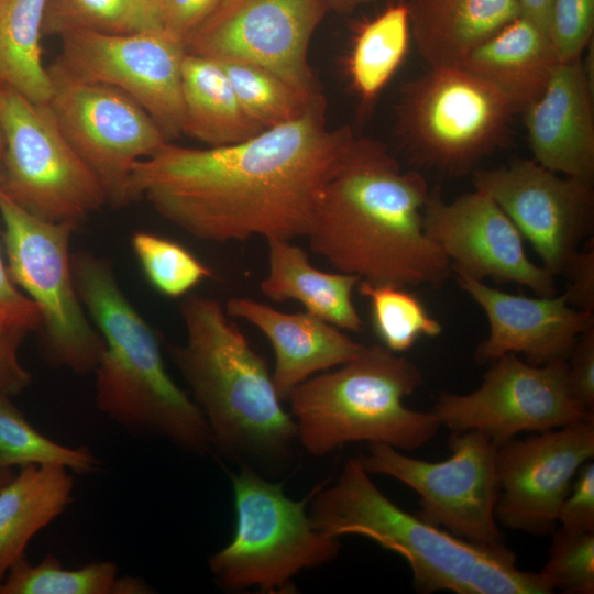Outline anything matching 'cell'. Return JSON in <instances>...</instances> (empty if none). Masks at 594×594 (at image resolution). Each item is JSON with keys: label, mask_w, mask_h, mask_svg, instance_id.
<instances>
[{"label": "cell", "mask_w": 594, "mask_h": 594, "mask_svg": "<svg viewBox=\"0 0 594 594\" xmlns=\"http://www.w3.org/2000/svg\"><path fill=\"white\" fill-rule=\"evenodd\" d=\"M2 153H3V135H2V131H1V127H0V161H1V157H2Z\"/></svg>", "instance_id": "obj_46"}, {"label": "cell", "mask_w": 594, "mask_h": 594, "mask_svg": "<svg viewBox=\"0 0 594 594\" xmlns=\"http://www.w3.org/2000/svg\"><path fill=\"white\" fill-rule=\"evenodd\" d=\"M224 309L229 317L255 326L271 342L275 353L272 376L282 400L314 374L346 363L363 346L307 311L283 312L248 297L230 298Z\"/></svg>", "instance_id": "obj_21"}, {"label": "cell", "mask_w": 594, "mask_h": 594, "mask_svg": "<svg viewBox=\"0 0 594 594\" xmlns=\"http://www.w3.org/2000/svg\"><path fill=\"white\" fill-rule=\"evenodd\" d=\"M497 447L479 431L452 433L451 454L429 462L385 443H369L359 457L371 474L393 477L420 497L416 513L425 521L492 550H509L502 538L495 509L499 496Z\"/></svg>", "instance_id": "obj_11"}, {"label": "cell", "mask_w": 594, "mask_h": 594, "mask_svg": "<svg viewBox=\"0 0 594 594\" xmlns=\"http://www.w3.org/2000/svg\"><path fill=\"white\" fill-rule=\"evenodd\" d=\"M0 216L7 270L38 309L46 361L78 374L95 372L105 343L75 285L69 242L78 224L40 219L2 191Z\"/></svg>", "instance_id": "obj_8"}, {"label": "cell", "mask_w": 594, "mask_h": 594, "mask_svg": "<svg viewBox=\"0 0 594 594\" xmlns=\"http://www.w3.org/2000/svg\"><path fill=\"white\" fill-rule=\"evenodd\" d=\"M468 394L442 392L432 414L452 433L479 431L496 446L520 432H541L594 417L574 398L568 361L534 365L507 353L493 362Z\"/></svg>", "instance_id": "obj_13"}, {"label": "cell", "mask_w": 594, "mask_h": 594, "mask_svg": "<svg viewBox=\"0 0 594 594\" xmlns=\"http://www.w3.org/2000/svg\"><path fill=\"white\" fill-rule=\"evenodd\" d=\"M422 382L410 360L382 344L363 345L337 370L312 376L289 393L298 440L315 457L360 441L417 450L441 428L432 411L404 403Z\"/></svg>", "instance_id": "obj_6"}, {"label": "cell", "mask_w": 594, "mask_h": 594, "mask_svg": "<svg viewBox=\"0 0 594 594\" xmlns=\"http://www.w3.org/2000/svg\"><path fill=\"white\" fill-rule=\"evenodd\" d=\"M558 525L570 530L594 532V463L578 472L561 505Z\"/></svg>", "instance_id": "obj_38"}, {"label": "cell", "mask_w": 594, "mask_h": 594, "mask_svg": "<svg viewBox=\"0 0 594 594\" xmlns=\"http://www.w3.org/2000/svg\"><path fill=\"white\" fill-rule=\"evenodd\" d=\"M425 177L378 142L358 139L329 180L307 239L338 272L372 284L439 286L452 273L424 229Z\"/></svg>", "instance_id": "obj_2"}, {"label": "cell", "mask_w": 594, "mask_h": 594, "mask_svg": "<svg viewBox=\"0 0 594 594\" xmlns=\"http://www.w3.org/2000/svg\"><path fill=\"white\" fill-rule=\"evenodd\" d=\"M311 497L312 525L333 537L364 536L402 556L419 593L549 594L543 574L516 566L509 549L492 550L459 538L407 513L373 483L359 458L345 462L329 487Z\"/></svg>", "instance_id": "obj_5"}, {"label": "cell", "mask_w": 594, "mask_h": 594, "mask_svg": "<svg viewBox=\"0 0 594 594\" xmlns=\"http://www.w3.org/2000/svg\"><path fill=\"white\" fill-rule=\"evenodd\" d=\"M154 7H156L157 11H158V6L161 3L162 0H148Z\"/></svg>", "instance_id": "obj_47"}, {"label": "cell", "mask_w": 594, "mask_h": 594, "mask_svg": "<svg viewBox=\"0 0 594 594\" xmlns=\"http://www.w3.org/2000/svg\"><path fill=\"white\" fill-rule=\"evenodd\" d=\"M594 30V0H553L549 36L560 62L581 57Z\"/></svg>", "instance_id": "obj_37"}, {"label": "cell", "mask_w": 594, "mask_h": 594, "mask_svg": "<svg viewBox=\"0 0 594 594\" xmlns=\"http://www.w3.org/2000/svg\"><path fill=\"white\" fill-rule=\"evenodd\" d=\"M122 578L113 562L64 569L47 553L38 563L19 559L0 584V594H121Z\"/></svg>", "instance_id": "obj_30"}, {"label": "cell", "mask_w": 594, "mask_h": 594, "mask_svg": "<svg viewBox=\"0 0 594 594\" xmlns=\"http://www.w3.org/2000/svg\"><path fill=\"white\" fill-rule=\"evenodd\" d=\"M521 113L535 162L557 174L591 182L593 86L581 57L560 62L542 95Z\"/></svg>", "instance_id": "obj_20"}, {"label": "cell", "mask_w": 594, "mask_h": 594, "mask_svg": "<svg viewBox=\"0 0 594 594\" xmlns=\"http://www.w3.org/2000/svg\"><path fill=\"white\" fill-rule=\"evenodd\" d=\"M74 477L56 464H29L0 488V584L31 539L73 499Z\"/></svg>", "instance_id": "obj_25"}, {"label": "cell", "mask_w": 594, "mask_h": 594, "mask_svg": "<svg viewBox=\"0 0 594 594\" xmlns=\"http://www.w3.org/2000/svg\"><path fill=\"white\" fill-rule=\"evenodd\" d=\"M549 556L540 571L551 588L568 594L594 593V532L553 531Z\"/></svg>", "instance_id": "obj_35"}, {"label": "cell", "mask_w": 594, "mask_h": 594, "mask_svg": "<svg viewBox=\"0 0 594 594\" xmlns=\"http://www.w3.org/2000/svg\"><path fill=\"white\" fill-rule=\"evenodd\" d=\"M216 61V59H215ZM245 110L263 129L289 122L302 114L319 94H307L257 65L234 61H217Z\"/></svg>", "instance_id": "obj_31"}, {"label": "cell", "mask_w": 594, "mask_h": 594, "mask_svg": "<svg viewBox=\"0 0 594 594\" xmlns=\"http://www.w3.org/2000/svg\"><path fill=\"white\" fill-rule=\"evenodd\" d=\"M31 301L15 287L0 255V308L21 306Z\"/></svg>", "instance_id": "obj_43"}, {"label": "cell", "mask_w": 594, "mask_h": 594, "mask_svg": "<svg viewBox=\"0 0 594 594\" xmlns=\"http://www.w3.org/2000/svg\"><path fill=\"white\" fill-rule=\"evenodd\" d=\"M161 29L157 9L148 0H47L43 35L75 31L130 34Z\"/></svg>", "instance_id": "obj_29"}, {"label": "cell", "mask_w": 594, "mask_h": 594, "mask_svg": "<svg viewBox=\"0 0 594 594\" xmlns=\"http://www.w3.org/2000/svg\"><path fill=\"white\" fill-rule=\"evenodd\" d=\"M593 458L594 417L498 446L497 521L527 534H552L574 477Z\"/></svg>", "instance_id": "obj_16"}, {"label": "cell", "mask_w": 594, "mask_h": 594, "mask_svg": "<svg viewBox=\"0 0 594 594\" xmlns=\"http://www.w3.org/2000/svg\"><path fill=\"white\" fill-rule=\"evenodd\" d=\"M473 184L501 207L554 276L592 228L591 182L561 177L534 160L480 169Z\"/></svg>", "instance_id": "obj_17"}, {"label": "cell", "mask_w": 594, "mask_h": 594, "mask_svg": "<svg viewBox=\"0 0 594 594\" xmlns=\"http://www.w3.org/2000/svg\"><path fill=\"white\" fill-rule=\"evenodd\" d=\"M47 0H0V85L48 103L53 85L42 54Z\"/></svg>", "instance_id": "obj_27"}, {"label": "cell", "mask_w": 594, "mask_h": 594, "mask_svg": "<svg viewBox=\"0 0 594 594\" xmlns=\"http://www.w3.org/2000/svg\"><path fill=\"white\" fill-rule=\"evenodd\" d=\"M521 15L530 20L549 35L550 14L553 0H516Z\"/></svg>", "instance_id": "obj_42"}, {"label": "cell", "mask_w": 594, "mask_h": 594, "mask_svg": "<svg viewBox=\"0 0 594 594\" xmlns=\"http://www.w3.org/2000/svg\"><path fill=\"white\" fill-rule=\"evenodd\" d=\"M409 25L430 68L457 67L521 15L516 0H411Z\"/></svg>", "instance_id": "obj_23"}, {"label": "cell", "mask_w": 594, "mask_h": 594, "mask_svg": "<svg viewBox=\"0 0 594 594\" xmlns=\"http://www.w3.org/2000/svg\"><path fill=\"white\" fill-rule=\"evenodd\" d=\"M14 468L8 466L0 461V488L7 485L15 475Z\"/></svg>", "instance_id": "obj_45"}, {"label": "cell", "mask_w": 594, "mask_h": 594, "mask_svg": "<svg viewBox=\"0 0 594 594\" xmlns=\"http://www.w3.org/2000/svg\"><path fill=\"white\" fill-rule=\"evenodd\" d=\"M356 289L370 301L375 334L382 345L392 352L399 354L409 350L421 337L441 334V323L430 316L420 299L407 287L360 279Z\"/></svg>", "instance_id": "obj_32"}, {"label": "cell", "mask_w": 594, "mask_h": 594, "mask_svg": "<svg viewBox=\"0 0 594 594\" xmlns=\"http://www.w3.org/2000/svg\"><path fill=\"white\" fill-rule=\"evenodd\" d=\"M455 279L488 320V336L475 351L480 363L507 353L521 354L534 365L568 360L580 334L594 323V314L575 309L564 294L532 298L460 274Z\"/></svg>", "instance_id": "obj_19"}, {"label": "cell", "mask_w": 594, "mask_h": 594, "mask_svg": "<svg viewBox=\"0 0 594 594\" xmlns=\"http://www.w3.org/2000/svg\"><path fill=\"white\" fill-rule=\"evenodd\" d=\"M559 64L548 33L519 15L473 50L459 67L498 89L522 112L542 95Z\"/></svg>", "instance_id": "obj_22"}, {"label": "cell", "mask_w": 594, "mask_h": 594, "mask_svg": "<svg viewBox=\"0 0 594 594\" xmlns=\"http://www.w3.org/2000/svg\"><path fill=\"white\" fill-rule=\"evenodd\" d=\"M222 0H162L158 6L161 29L184 46Z\"/></svg>", "instance_id": "obj_40"}, {"label": "cell", "mask_w": 594, "mask_h": 594, "mask_svg": "<svg viewBox=\"0 0 594 594\" xmlns=\"http://www.w3.org/2000/svg\"><path fill=\"white\" fill-rule=\"evenodd\" d=\"M371 0H329L330 8H333L334 10L345 13L350 12L360 4H363Z\"/></svg>", "instance_id": "obj_44"}, {"label": "cell", "mask_w": 594, "mask_h": 594, "mask_svg": "<svg viewBox=\"0 0 594 594\" xmlns=\"http://www.w3.org/2000/svg\"><path fill=\"white\" fill-rule=\"evenodd\" d=\"M0 191L29 213L79 224L108 204L100 182L61 130L48 103L0 85Z\"/></svg>", "instance_id": "obj_10"}, {"label": "cell", "mask_w": 594, "mask_h": 594, "mask_svg": "<svg viewBox=\"0 0 594 594\" xmlns=\"http://www.w3.org/2000/svg\"><path fill=\"white\" fill-rule=\"evenodd\" d=\"M329 8V0H222L185 50L216 61L251 63L298 90L319 94L308 46Z\"/></svg>", "instance_id": "obj_14"}, {"label": "cell", "mask_w": 594, "mask_h": 594, "mask_svg": "<svg viewBox=\"0 0 594 594\" xmlns=\"http://www.w3.org/2000/svg\"><path fill=\"white\" fill-rule=\"evenodd\" d=\"M407 3L388 7L358 32L349 58L352 86L364 103L373 102L403 63L409 45Z\"/></svg>", "instance_id": "obj_28"}, {"label": "cell", "mask_w": 594, "mask_h": 594, "mask_svg": "<svg viewBox=\"0 0 594 594\" xmlns=\"http://www.w3.org/2000/svg\"><path fill=\"white\" fill-rule=\"evenodd\" d=\"M57 62L78 79L110 86L142 107L166 138L183 135L184 44L162 29L130 34L87 31L61 36Z\"/></svg>", "instance_id": "obj_15"}, {"label": "cell", "mask_w": 594, "mask_h": 594, "mask_svg": "<svg viewBox=\"0 0 594 594\" xmlns=\"http://www.w3.org/2000/svg\"><path fill=\"white\" fill-rule=\"evenodd\" d=\"M268 271L261 293L273 301L296 300L307 312L341 330L361 332L364 321L354 302L360 277L322 272L310 263L308 253L289 240L266 239Z\"/></svg>", "instance_id": "obj_24"}, {"label": "cell", "mask_w": 594, "mask_h": 594, "mask_svg": "<svg viewBox=\"0 0 594 594\" xmlns=\"http://www.w3.org/2000/svg\"><path fill=\"white\" fill-rule=\"evenodd\" d=\"M235 529L231 541L208 559L224 590L256 587L267 594L296 592L294 578L334 559L340 541L317 529L306 509L316 493L295 501L282 483L264 479L244 464L231 475Z\"/></svg>", "instance_id": "obj_7"}, {"label": "cell", "mask_w": 594, "mask_h": 594, "mask_svg": "<svg viewBox=\"0 0 594 594\" xmlns=\"http://www.w3.org/2000/svg\"><path fill=\"white\" fill-rule=\"evenodd\" d=\"M40 327L41 316L33 301L0 308V395L11 398L30 386L31 374L18 353L26 337Z\"/></svg>", "instance_id": "obj_36"}, {"label": "cell", "mask_w": 594, "mask_h": 594, "mask_svg": "<svg viewBox=\"0 0 594 594\" xmlns=\"http://www.w3.org/2000/svg\"><path fill=\"white\" fill-rule=\"evenodd\" d=\"M183 344L167 353L189 384L213 447L244 460L286 462L298 440L265 359L215 298L189 295L180 304Z\"/></svg>", "instance_id": "obj_4"}, {"label": "cell", "mask_w": 594, "mask_h": 594, "mask_svg": "<svg viewBox=\"0 0 594 594\" xmlns=\"http://www.w3.org/2000/svg\"><path fill=\"white\" fill-rule=\"evenodd\" d=\"M182 90L183 134L207 146L239 143L265 130L245 112L215 59L186 52Z\"/></svg>", "instance_id": "obj_26"}, {"label": "cell", "mask_w": 594, "mask_h": 594, "mask_svg": "<svg viewBox=\"0 0 594 594\" xmlns=\"http://www.w3.org/2000/svg\"><path fill=\"white\" fill-rule=\"evenodd\" d=\"M0 461L11 468L63 465L78 474L100 469V461L90 450L66 447L43 436L4 395H0Z\"/></svg>", "instance_id": "obj_33"}, {"label": "cell", "mask_w": 594, "mask_h": 594, "mask_svg": "<svg viewBox=\"0 0 594 594\" xmlns=\"http://www.w3.org/2000/svg\"><path fill=\"white\" fill-rule=\"evenodd\" d=\"M516 113L505 95L464 68H430L404 86L397 129L414 160L460 175L502 144Z\"/></svg>", "instance_id": "obj_9"}, {"label": "cell", "mask_w": 594, "mask_h": 594, "mask_svg": "<svg viewBox=\"0 0 594 594\" xmlns=\"http://www.w3.org/2000/svg\"><path fill=\"white\" fill-rule=\"evenodd\" d=\"M324 114L321 96L298 118L239 143L166 142L133 167L130 202L145 199L204 241L307 238L329 180L359 139L349 127L328 128Z\"/></svg>", "instance_id": "obj_1"}, {"label": "cell", "mask_w": 594, "mask_h": 594, "mask_svg": "<svg viewBox=\"0 0 594 594\" xmlns=\"http://www.w3.org/2000/svg\"><path fill=\"white\" fill-rule=\"evenodd\" d=\"M72 266L79 298L105 343L95 370L97 407L130 431L210 452L213 438L202 411L169 376L157 333L122 292L112 264L80 250L72 254Z\"/></svg>", "instance_id": "obj_3"}, {"label": "cell", "mask_w": 594, "mask_h": 594, "mask_svg": "<svg viewBox=\"0 0 594 594\" xmlns=\"http://www.w3.org/2000/svg\"><path fill=\"white\" fill-rule=\"evenodd\" d=\"M131 245L148 282L167 297H182L212 276V271L191 252L168 239L136 231Z\"/></svg>", "instance_id": "obj_34"}, {"label": "cell", "mask_w": 594, "mask_h": 594, "mask_svg": "<svg viewBox=\"0 0 594 594\" xmlns=\"http://www.w3.org/2000/svg\"><path fill=\"white\" fill-rule=\"evenodd\" d=\"M53 95L48 106L64 135L91 169L108 204H130L135 164L169 140L135 101L110 86L76 78L57 61L48 66Z\"/></svg>", "instance_id": "obj_12"}, {"label": "cell", "mask_w": 594, "mask_h": 594, "mask_svg": "<svg viewBox=\"0 0 594 594\" xmlns=\"http://www.w3.org/2000/svg\"><path fill=\"white\" fill-rule=\"evenodd\" d=\"M560 275L566 278L563 294L568 302L575 309L594 314V251H576Z\"/></svg>", "instance_id": "obj_41"}, {"label": "cell", "mask_w": 594, "mask_h": 594, "mask_svg": "<svg viewBox=\"0 0 594 594\" xmlns=\"http://www.w3.org/2000/svg\"><path fill=\"white\" fill-rule=\"evenodd\" d=\"M424 229L455 274L516 283L539 296L556 295V276L528 258L521 234L485 193L474 189L450 202L430 193Z\"/></svg>", "instance_id": "obj_18"}, {"label": "cell", "mask_w": 594, "mask_h": 594, "mask_svg": "<svg viewBox=\"0 0 594 594\" xmlns=\"http://www.w3.org/2000/svg\"><path fill=\"white\" fill-rule=\"evenodd\" d=\"M566 361L572 395L594 414V323L580 334Z\"/></svg>", "instance_id": "obj_39"}]
</instances>
